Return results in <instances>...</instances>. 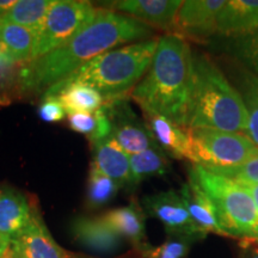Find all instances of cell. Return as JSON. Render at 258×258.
<instances>
[{
	"instance_id": "7c38bea8",
	"label": "cell",
	"mask_w": 258,
	"mask_h": 258,
	"mask_svg": "<svg viewBox=\"0 0 258 258\" xmlns=\"http://www.w3.org/2000/svg\"><path fill=\"white\" fill-rule=\"evenodd\" d=\"M182 4L180 0H121L112 3L111 8L148 27L153 25L172 34L177 12Z\"/></svg>"
},
{
	"instance_id": "7a4b0ae2",
	"label": "cell",
	"mask_w": 258,
	"mask_h": 258,
	"mask_svg": "<svg viewBox=\"0 0 258 258\" xmlns=\"http://www.w3.org/2000/svg\"><path fill=\"white\" fill-rule=\"evenodd\" d=\"M194 86V53L185 38L167 34L158 38L146 74L131 97L144 112L157 114L186 129Z\"/></svg>"
},
{
	"instance_id": "8992f818",
	"label": "cell",
	"mask_w": 258,
	"mask_h": 258,
	"mask_svg": "<svg viewBox=\"0 0 258 258\" xmlns=\"http://www.w3.org/2000/svg\"><path fill=\"white\" fill-rule=\"evenodd\" d=\"M191 146L192 164L213 171L230 169L258 154V148L240 132L219 129H186Z\"/></svg>"
},
{
	"instance_id": "6da1fadb",
	"label": "cell",
	"mask_w": 258,
	"mask_h": 258,
	"mask_svg": "<svg viewBox=\"0 0 258 258\" xmlns=\"http://www.w3.org/2000/svg\"><path fill=\"white\" fill-rule=\"evenodd\" d=\"M151 35V27L138 19L110 9L96 8L84 27L63 46L22 64L12 79L15 90L23 95H43L93 57L122 43L148 40Z\"/></svg>"
},
{
	"instance_id": "ffe728a7",
	"label": "cell",
	"mask_w": 258,
	"mask_h": 258,
	"mask_svg": "<svg viewBox=\"0 0 258 258\" xmlns=\"http://www.w3.org/2000/svg\"><path fill=\"white\" fill-rule=\"evenodd\" d=\"M36 34L21 25L0 21V53L14 61L25 64L32 59Z\"/></svg>"
},
{
	"instance_id": "1f68e13d",
	"label": "cell",
	"mask_w": 258,
	"mask_h": 258,
	"mask_svg": "<svg viewBox=\"0 0 258 258\" xmlns=\"http://www.w3.org/2000/svg\"><path fill=\"white\" fill-rule=\"evenodd\" d=\"M245 188L249 190L251 196H252L253 199V202H254V206H256V212H257V219H258V184H243ZM258 244V239H257V243Z\"/></svg>"
},
{
	"instance_id": "d4e9b609",
	"label": "cell",
	"mask_w": 258,
	"mask_h": 258,
	"mask_svg": "<svg viewBox=\"0 0 258 258\" xmlns=\"http://www.w3.org/2000/svg\"><path fill=\"white\" fill-rule=\"evenodd\" d=\"M120 189L117 182L91 165L86 191V203L90 208H99L110 202Z\"/></svg>"
},
{
	"instance_id": "e575fe53",
	"label": "cell",
	"mask_w": 258,
	"mask_h": 258,
	"mask_svg": "<svg viewBox=\"0 0 258 258\" xmlns=\"http://www.w3.org/2000/svg\"><path fill=\"white\" fill-rule=\"evenodd\" d=\"M9 246H10V241L4 239L3 237H0V257L6 252V250L9 249Z\"/></svg>"
},
{
	"instance_id": "4fadbf2b",
	"label": "cell",
	"mask_w": 258,
	"mask_h": 258,
	"mask_svg": "<svg viewBox=\"0 0 258 258\" xmlns=\"http://www.w3.org/2000/svg\"><path fill=\"white\" fill-rule=\"evenodd\" d=\"M71 234L79 245L95 253H112L122 245V238L102 217H77L71 224Z\"/></svg>"
},
{
	"instance_id": "7402d4cb",
	"label": "cell",
	"mask_w": 258,
	"mask_h": 258,
	"mask_svg": "<svg viewBox=\"0 0 258 258\" xmlns=\"http://www.w3.org/2000/svg\"><path fill=\"white\" fill-rule=\"evenodd\" d=\"M54 0H17L15 5L0 18L37 34Z\"/></svg>"
},
{
	"instance_id": "9a60e30c",
	"label": "cell",
	"mask_w": 258,
	"mask_h": 258,
	"mask_svg": "<svg viewBox=\"0 0 258 258\" xmlns=\"http://www.w3.org/2000/svg\"><path fill=\"white\" fill-rule=\"evenodd\" d=\"M145 123L158 146L176 159H185L192 163L191 146L188 131L173 123L164 116L144 112Z\"/></svg>"
},
{
	"instance_id": "9c48e42d",
	"label": "cell",
	"mask_w": 258,
	"mask_h": 258,
	"mask_svg": "<svg viewBox=\"0 0 258 258\" xmlns=\"http://www.w3.org/2000/svg\"><path fill=\"white\" fill-rule=\"evenodd\" d=\"M143 208L150 217L158 219L164 225L167 234H188L200 239L206 237L195 225L176 190L170 189L145 196Z\"/></svg>"
},
{
	"instance_id": "d6a6232c",
	"label": "cell",
	"mask_w": 258,
	"mask_h": 258,
	"mask_svg": "<svg viewBox=\"0 0 258 258\" xmlns=\"http://www.w3.org/2000/svg\"><path fill=\"white\" fill-rule=\"evenodd\" d=\"M16 0H0V18L15 5Z\"/></svg>"
},
{
	"instance_id": "cb8c5ba5",
	"label": "cell",
	"mask_w": 258,
	"mask_h": 258,
	"mask_svg": "<svg viewBox=\"0 0 258 258\" xmlns=\"http://www.w3.org/2000/svg\"><path fill=\"white\" fill-rule=\"evenodd\" d=\"M235 89L239 92L246 110L247 124L244 134L258 148V77L243 69L237 79Z\"/></svg>"
},
{
	"instance_id": "277c9868",
	"label": "cell",
	"mask_w": 258,
	"mask_h": 258,
	"mask_svg": "<svg viewBox=\"0 0 258 258\" xmlns=\"http://www.w3.org/2000/svg\"><path fill=\"white\" fill-rule=\"evenodd\" d=\"M246 124V110L235 86L207 55L194 54V86L186 129L244 133Z\"/></svg>"
},
{
	"instance_id": "83f0119b",
	"label": "cell",
	"mask_w": 258,
	"mask_h": 258,
	"mask_svg": "<svg viewBox=\"0 0 258 258\" xmlns=\"http://www.w3.org/2000/svg\"><path fill=\"white\" fill-rule=\"evenodd\" d=\"M211 172L233 179L241 184H258V154L241 163L240 165L230 169L213 170Z\"/></svg>"
},
{
	"instance_id": "52a82bcc",
	"label": "cell",
	"mask_w": 258,
	"mask_h": 258,
	"mask_svg": "<svg viewBox=\"0 0 258 258\" xmlns=\"http://www.w3.org/2000/svg\"><path fill=\"white\" fill-rule=\"evenodd\" d=\"M96 8L89 2L54 0L35 38L32 60L57 49L84 27Z\"/></svg>"
},
{
	"instance_id": "836d02e7",
	"label": "cell",
	"mask_w": 258,
	"mask_h": 258,
	"mask_svg": "<svg viewBox=\"0 0 258 258\" xmlns=\"http://www.w3.org/2000/svg\"><path fill=\"white\" fill-rule=\"evenodd\" d=\"M241 258H258V249H251L247 247L246 251L243 253Z\"/></svg>"
},
{
	"instance_id": "ac0fdd59",
	"label": "cell",
	"mask_w": 258,
	"mask_h": 258,
	"mask_svg": "<svg viewBox=\"0 0 258 258\" xmlns=\"http://www.w3.org/2000/svg\"><path fill=\"white\" fill-rule=\"evenodd\" d=\"M102 218L121 238L133 245L138 252H141L150 245L146 241L145 212L135 201L124 207L111 209Z\"/></svg>"
},
{
	"instance_id": "603a6c76",
	"label": "cell",
	"mask_w": 258,
	"mask_h": 258,
	"mask_svg": "<svg viewBox=\"0 0 258 258\" xmlns=\"http://www.w3.org/2000/svg\"><path fill=\"white\" fill-rule=\"evenodd\" d=\"M56 96L67 115L74 114V112L93 114L98 109H101L105 103L104 97L98 91L89 86L79 85V84L66 86Z\"/></svg>"
},
{
	"instance_id": "4dcf8cb0",
	"label": "cell",
	"mask_w": 258,
	"mask_h": 258,
	"mask_svg": "<svg viewBox=\"0 0 258 258\" xmlns=\"http://www.w3.org/2000/svg\"><path fill=\"white\" fill-rule=\"evenodd\" d=\"M15 66L16 63L14 61H11L4 54L0 53V82H4L6 78H9L10 74L14 72Z\"/></svg>"
},
{
	"instance_id": "5b68a950",
	"label": "cell",
	"mask_w": 258,
	"mask_h": 258,
	"mask_svg": "<svg viewBox=\"0 0 258 258\" xmlns=\"http://www.w3.org/2000/svg\"><path fill=\"white\" fill-rule=\"evenodd\" d=\"M189 179L198 184L214 205L221 227L228 237L243 238L257 243L258 219L256 206L249 190L233 179L215 175L192 164L188 170Z\"/></svg>"
},
{
	"instance_id": "d6986e66",
	"label": "cell",
	"mask_w": 258,
	"mask_h": 258,
	"mask_svg": "<svg viewBox=\"0 0 258 258\" xmlns=\"http://www.w3.org/2000/svg\"><path fill=\"white\" fill-rule=\"evenodd\" d=\"M178 192L190 217L203 234L207 235V233H215L228 237L219 222L217 211H215L211 199L198 184L189 179L188 183L182 185Z\"/></svg>"
},
{
	"instance_id": "f1b7e54d",
	"label": "cell",
	"mask_w": 258,
	"mask_h": 258,
	"mask_svg": "<svg viewBox=\"0 0 258 258\" xmlns=\"http://www.w3.org/2000/svg\"><path fill=\"white\" fill-rule=\"evenodd\" d=\"M67 121H69V125L72 131L86 135L90 141L93 140L97 132L96 112H93V114H89V112H74V114L69 115Z\"/></svg>"
},
{
	"instance_id": "d590c367",
	"label": "cell",
	"mask_w": 258,
	"mask_h": 258,
	"mask_svg": "<svg viewBox=\"0 0 258 258\" xmlns=\"http://www.w3.org/2000/svg\"><path fill=\"white\" fill-rule=\"evenodd\" d=\"M0 258H14V256H12V253H11V251H10V246H9V249L6 250V252L3 254V256Z\"/></svg>"
},
{
	"instance_id": "4316f807",
	"label": "cell",
	"mask_w": 258,
	"mask_h": 258,
	"mask_svg": "<svg viewBox=\"0 0 258 258\" xmlns=\"http://www.w3.org/2000/svg\"><path fill=\"white\" fill-rule=\"evenodd\" d=\"M198 240L200 238L194 235L172 233L167 235L166 240L159 246L148 245L139 253L143 258H186L192 243Z\"/></svg>"
},
{
	"instance_id": "8fae6325",
	"label": "cell",
	"mask_w": 258,
	"mask_h": 258,
	"mask_svg": "<svg viewBox=\"0 0 258 258\" xmlns=\"http://www.w3.org/2000/svg\"><path fill=\"white\" fill-rule=\"evenodd\" d=\"M225 0H185L177 12L172 34L183 38H202L217 32L218 15Z\"/></svg>"
},
{
	"instance_id": "ba28073f",
	"label": "cell",
	"mask_w": 258,
	"mask_h": 258,
	"mask_svg": "<svg viewBox=\"0 0 258 258\" xmlns=\"http://www.w3.org/2000/svg\"><path fill=\"white\" fill-rule=\"evenodd\" d=\"M112 131L110 137L129 156L157 145L145 121H141L131 108L128 97L104 103Z\"/></svg>"
},
{
	"instance_id": "f546056e",
	"label": "cell",
	"mask_w": 258,
	"mask_h": 258,
	"mask_svg": "<svg viewBox=\"0 0 258 258\" xmlns=\"http://www.w3.org/2000/svg\"><path fill=\"white\" fill-rule=\"evenodd\" d=\"M38 116L48 123L62 121L66 116L62 104L57 96H43L38 106Z\"/></svg>"
},
{
	"instance_id": "44dd1931",
	"label": "cell",
	"mask_w": 258,
	"mask_h": 258,
	"mask_svg": "<svg viewBox=\"0 0 258 258\" xmlns=\"http://www.w3.org/2000/svg\"><path fill=\"white\" fill-rule=\"evenodd\" d=\"M129 160L133 188L150 177L164 176L170 171V163L166 153L158 145H154L143 152L133 154Z\"/></svg>"
},
{
	"instance_id": "30bf717a",
	"label": "cell",
	"mask_w": 258,
	"mask_h": 258,
	"mask_svg": "<svg viewBox=\"0 0 258 258\" xmlns=\"http://www.w3.org/2000/svg\"><path fill=\"white\" fill-rule=\"evenodd\" d=\"M14 258H86L69 252L51 237L38 209H35L29 225L10 243Z\"/></svg>"
},
{
	"instance_id": "5bb4252c",
	"label": "cell",
	"mask_w": 258,
	"mask_h": 258,
	"mask_svg": "<svg viewBox=\"0 0 258 258\" xmlns=\"http://www.w3.org/2000/svg\"><path fill=\"white\" fill-rule=\"evenodd\" d=\"M35 209L27 196L17 189L0 188V237L11 243L25 230Z\"/></svg>"
},
{
	"instance_id": "484cf974",
	"label": "cell",
	"mask_w": 258,
	"mask_h": 258,
	"mask_svg": "<svg viewBox=\"0 0 258 258\" xmlns=\"http://www.w3.org/2000/svg\"><path fill=\"white\" fill-rule=\"evenodd\" d=\"M227 50L244 70L258 77V31L231 37L227 42Z\"/></svg>"
},
{
	"instance_id": "2e32d148",
	"label": "cell",
	"mask_w": 258,
	"mask_h": 258,
	"mask_svg": "<svg viewBox=\"0 0 258 258\" xmlns=\"http://www.w3.org/2000/svg\"><path fill=\"white\" fill-rule=\"evenodd\" d=\"M258 31V0H227L217 19V32L235 37Z\"/></svg>"
},
{
	"instance_id": "3957f363",
	"label": "cell",
	"mask_w": 258,
	"mask_h": 258,
	"mask_svg": "<svg viewBox=\"0 0 258 258\" xmlns=\"http://www.w3.org/2000/svg\"><path fill=\"white\" fill-rule=\"evenodd\" d=\"M157 44L158 38H148L106 51L51 86L43 96H56L66 86L79 84L95 89L105 102L128 97L146 74Z\"/></svg>"
},
{
	"instance_id": "e0dca14e",
	"label": "cell",
	"mask_w": 258,
	"mask_h": 258,
	"mask_svg": "<svg viewBox=\"0 0 258 258\" xmlns=\"http://www.w3.org/2000/svg\"><path fill=\"white\" fill-rule=\"evenodd\" d=\"M92 154L93 166L117 182L121 188H133L129 160L131 156L118 146L114 139L109 137L92 143Z\"/></svg>"
}]
</instances>
